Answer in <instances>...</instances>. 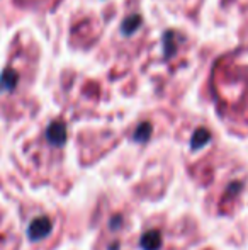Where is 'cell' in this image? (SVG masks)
<instances>
[{
  "mask_svg": "<svg viewBox=\"0 0 248 250\" xmlns=\"http://www.w3.org/2000/svg\"><path fill=\"white\" fill-rule=\"evenodd\" d=\"M51 228H53L51 227V221L46 216H39L31 221L29 228H27V235H29V238L33 242L43 240V238H46L51 233Z\"/></svg>",
  "mask_w": 248,
  "mask_h": 250,
  "instance_id": "6da1fadb",
  "label": "cell"
},
{
  "mask_svg": "<svg viewBox=\"0 0 248 250\" xmlns=\"http://www.w3.org/2000/svg\"><path fill=\"white\" fill-rule=\"evenodd\" d=\"M46 138L51 145L63 146L66 143V126L61 121H53L46 129Z\"/></svg>",
  "mask_w": 248,
  "mask_h": 250,
  "instance_id": "7a4b0ae2",
  "label": "cell"
},
{
  "mask_svg": "<svg viewBox=\"0 0 248 250\" xmlns=\"http://www.w3.org/2000/svg\"><path fill=\"white\" fill-rule=\"evenodd\" d=\"M17 82H19V75H17L16 70L5 68L0 75V90L2 92H12L16 89Z\"/></svg>",
  "mask_w": 248,
  "mask_h": 250,
  "instance_id": "3957f363",
  "label": "cell"
},
{
  "mask_svg": "<svg viewBox=\"0 0 248 250\" xmlns=\"http://www.w3.org/2000/svg\"><path fill=\"white\" fill-rule=\"evenodd\" d=\"M160 247H162V235H160V231L150 230L141 237L143 250H160Z\"/></svg>",
  "mask_w": 248,
  "mask_h": 250,
  "instance_id": "277c9868",
  "label": "cell"
},
{
  "mask_svg": "<svg viewBox=\"0 0 248 250\" xmlns=\"http://www.w3.org/2000/svg\"><path fill=\"white\" fill-rule=\"evenodd\" d=\"M141 22H143V19L139 14H131V16L126 17L123 21V24H121V34H123V36H133V34L139 29Z\"/></svg>",
  "mask_w": 248,
  "mask_h": 250,
  "instance_id": "5b68a950",
  "label": "cell"
},
{
  "mask_svg": "<svg viewBox=\"0 0 248 250\" xmlns=\"http://www.w3.org/2000/svg\"><path fill=\"white\" fill-rule=\"evenodd\" d=\"M150 136H152V125H150V123H141V125L136 128L134 135H133V140L138 143H145L150 140Z\"/></svg>",
  "mask_w": 248,
  "mask_h": 250,
  "instance_id": "8992f818",
  "label": "cell"
},
{
  "mask_svg": "<svg viewBox=\"0 0 248 250\" xmlns=\"http://www.w3.org/2000/svg\"><path fill=\"white\" fill-rule=\"evenodd\" d=\"M209 138H211V135H209V131H208V129H204V128H199L197 131L194 133V136H192V142H191L192 148H194V150L202 148V146H204L206 143L209 142Z\"/></svg>",
  "mask_w": 248,
  "mask_h": 250,
  "instance_id": "52a82bcc",
  "label": "cell"
}]
</instances>
